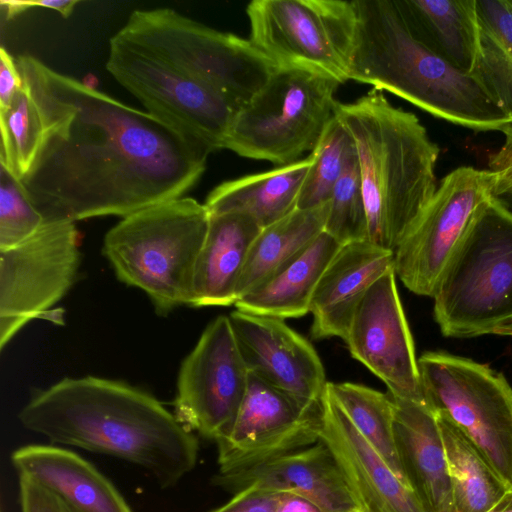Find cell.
I'll list each match as a JSON object with an SVG mask.
<instances>
[{
  "label": "cell",
  "mask_w": 512,
  "mask_h": 512,
  "mask_svg": "<svg viewBox=\"0 0 512 512\" xmlns=\"http://www.w3.org/2000/svg\"><path fill=\"white\" fill-rule=\"evenodd\" d=\"M42 135L21 180L45 220L126 217L184 197L210 152L148 112L62 74L16 58Z\"/></svg>",
  "instance_id": "6da1fadb"
},
{
  "label": "cell",
  "mask_w": 512,
  "mask_h": 512,
  "mask_svg": "<svg viewBox=\"0 0 512 512\" xmlns=\"http://www.w3.org/2000/svg\"><path fill=\"white\" fill-rule=\"evenodd\" d=\"M18 418L51 443L141 466L162 488L175 485L197 462L195 434L155 397L118 381L64 378L36 390Z\"/></svg>",
  "instance_id": "7a4b0ae2"
},
{
  "label": "cell",
  "mask_w": 512,
  "mask_h": 512,
  "mask_svg": "<svg viewBox=\"0 0 512 512\" xmlns=\"http://www.w3.org/2000/svg\"><path fill=\"white\" fill-rule=\"evenodd\" d=\"M335 114L353 139L367 217V240L394 251L436 189L440 149L413 113L371 90Z\"/></svg>",
  "instance_id": "3957f363"
},
{
  "label": "cell",
  "mask_w": 512,
  "mask_h": 512,
  "mask_svg": "<svg viewBox=\"0 0 512 512\" xmlns=\"http://www.w3.org/2000/svg\"><path fill=\"white\" fill-rule=\"evenodd\" d=\"M356 34L349 80L388 91L427 113L477 132L511 122L468 73L422 45L396 0H354Z\"/></svg>",
  "instance_id": "277c9868"
},
{
  "label": "cell",
  "mask_w": 512,
  "mask_h": 512,
  "mask_svg": "<svg viewBox=\"0 0 512 512\" xmlns=\"http://www.w3.org/2000/svg\"><path fill=\"white\" fill-rule=\"evenodd\" d=\"M432 298L446 337L503 335L512 325V211L499 198L478 206Z\"/></svg>",
  "instance_id": "5b68a950"
},
{
  "label": "cell",
  "mask_w": 512,
  "mask_h": 512,
  "mask_svg": "<svg viewBox=\"0 0 512 512\" xmlns=\"http://www.w3.org/2000/svg\"><path fill=\"white\" fill-rule=\"evenodd\" d=\"M205 204L181 197L123 217L105 235L103 254L117 278L144 291L158 315L192 299L197 259L209 225Z\"/></svg>",
  "instance_id": "8992f818"
},
{
  "label": "cell",
  "mask_w": 512,
  "mask_h": 512,
  "mask_svg": "<svg viewBox=\"0 0 512 512\" xmlns=\"http://www.w3.org/2000/svg\"><path fill=\"white\" fill-rule=\"evenodd\" d=\"M116 34L210 86L237 111L277 69L249 39L215 30L171 8L135 10Z\"/></svg>",
  "instance_id": "52a82bcc"
},
{
  "label": "cell",
  "mask_w": 512,
  "mask_h": 512,
  "mask_svg": "<svg viewBox=\"0 0 512 512\" xmlns=\"http://www.w3.org/2000/svg\"><path fill=\"white\" fill-rule=\"evenodd\" d=\"M335 79L277 68L235 115L224 148L255 160L288 165L312 151L335 114Z\"/></svg>",
  "instance_id": "ba28073f"
},
{
  "label": "cell",
  "mask_w": 512,
  "mask_h": 512,
  "mask_svg": "<svg viewBox=\"0 0 512 512\" xmlns=\"http://www.w3.org/2000/svg\"><path fill=\"white\" fill-rule=\"evenodd\" d=\"M425 403L450 420L512 488V387L504 375L444 351L418 358Z\"/></svg>",
  "instance_id": "9c48e42d"
},
{
  "label": "cell",
  "mask_w": 512,
  "mask_h": 512,
  "mask_svg": "<svg viewBox=\"0 0 512 512\" xmlns=\"http://www.w3.org/2000/svg\"><path fill=\"white\" fill-rule=\"evenodd\" d=\"M246 13L251 43L277 68L349 80L356 34L352 1L253 0Z\"/></svg>",
  "instance_id": "30bf717a"
},
{
  "label": "cell",
  "mask_w": 512,
  "mask_h": 512,
  "mask_svg": "<svg viewBox=\"0 0 512 512\" xmlns=\"http://www.w3.org/2000/svg\"><path fill=\"white\" fill-rule=\"evenodd\" d=\"M106 69L146 112L210 153L224 148L238 111L213 88L116 33L109 41Z\"/></svg>",
  "instance_id": "8fae6325"
},
{
  "label": "cell",
  "mask_w": 512,
  "mask_h": 512,
  "mask_svg": "<svg viewBox=\"0 0 512 512\" xmlns=\"http://www.w3.org/2000/svg\"><path fill=\"white\" fill-rule=\"evenodd\" d=\"M80 236L75 222L45 220L22 243L0 250V349L29 321L51 313L72 287L80 265Z\"/></svg>",
  "instance_id": "7c38bea8"
},
{
  "label": "cell",
  "mask_w": 512,
  "mask_h": 512,
  "mask_svg": "<svg viewBox=\"0 0 512 512\" xmlns=\"http://www.w3.org/2000/svg\"><path fill=\"white\" fill-rule=\"evenodd\" d=\"M489 170L462 166L440 182L419 218L394 249V270L414 294L433 297L440 277L478 206L493 196Z\"/></svg>",
  "instance_id": "4fadbf2b"
},
{
  "label": "cell",
  "mask_w": 512,
  "mask_h": 512,
  "mask_svg": "<svg viewBox=\"0 0 512 512\" xmlns=\"http://www.w3.org/2000/svg\"><path fill=\"white\" fill-rule=\"evenodd\" d=\"M322 401L285 393L249 373L229 430L216 441L218 474L242 471L320 440Z\"/></svg>",
  "instance_id": "5bb4252c"
},
{
  "label": "cell",
  "mask_w": 512,
  "mask_h": 512,
  "mask_svg": "<svg viewBox=\"0 0 512 512\" xmlns=\"http://www.w3.org/2000/svg\"><path fill=\"white\" fill-rule=\"evenodd\" d=\"M248 379L229 317L221 315L181 364L174 415L190 431L216 442L233 423Z\"/></svg>",
  "instance_id": "9a60e30c"
},
{
  "label": "cell",
  "mask_w": 512,
  "mask_h": 512,
  "mask_svg": "<svg viewBox=\"0 0 512 512\" xmlns=\"http://www.w3.org/2000/svg\"><path fill=\"white\" fill-rule=\"evenodd\" d=\"M344 341L352 357L382 380L391 396L425 403L413 337L398 294L394 268L367 291Z\"/></svg>",
  "instance_id": "2e32d148"
},
{
  "label": "cell",
  "mask_w": 512,
  "mask_h": 512,
  "mask_svg": "<svg viewBox=\"0 0 512 512\" xmlns=\"http://www.w3.org/2000/svg\"><path fill=\"white\" fill-rule=\"evenodd\" d=\"M249 373L300 399L321 402L327 381L312 344L285 320L235 310L228 316Z\"/></svg>",
  "instance_id": "e0dca14e"
},
{
  "label": "cell",
  "mask_w": 512,
  "mask_h": 512,
  "mask_svg": "<svg viewBox=\"0 0 512 512\" xmlns=\"http://www.w3.org/2000/svg\"><path fill=\"white\" fill-rule=\"evenodd\" d=\"M322 441L334 455L361 512H427L325 390Z\"/></svg>",
  "instance_id": "ac0fdd59"
},
{
  "label": "cell",
  "mask_w": 512,
  "mask_h": 512,
  "mask_svg": "<svg viewBox=\"0 0 512 512\" xmlns=\"http://www.w3.org/2000/svg\"><path fill=\"white\" fill-rule=\"evenodd\" d=\"M213 482L232 494L259 486L300 494L327 512H361L334 455L320 440L242 471L217 473Z\"/></svg>",
  "instance_id": "d6986e66"
},
{
  "label": "cell",
  "mask_w": 512,
  "mask_h": 512,
  "mask_svg": "<svg viewBox=\"0 0 512 512\" xmlns=\"http://www.w3.org/2000/svg\"><path fill=\"white\" fill-rule=\"evenodd\" d=\"M394 268V251L368 240L343 244L323 272L310 313L314 339L346 338L353 316L370 287Z\"/></svg>",
  "instance_id": "ffe728a7"
},
{
  "label": "cell",
  "mask_w": 512,
  "mask_h": 512,
  "mask_svg": "<svg viewBox=\"0 0 512 512\" xmlns=\"http://www.w3.org/2000/svg\"><path fill=\"white\" fill-rule=\"evenodd\" d=\"M391 397L395 444L407 483L427 512H456L436 414L426 403Z\"/></svg>",
  "instance_id": "44dd1931"
},
{
  "label": "cell",
  "mask_w": 512,
  "mask_h": 512,
  "mask_svg": "<svg viewBox=\"0 0 512 512\" xmlns=\"http://www.w3.org/2000/svg\"><path fill=\"white\" fill-rule=\"evenodd\" d=\"M11 460L18 475L36 481L73 512H132L115 486L73 451L27 445L15 450Z\"/></svg>",
  "instance_id": "7402d4cb"
},
{
  "label": "cell",
  "mask_w": 512,
  "mask_h": 512,
  "mask_svg": "<svg viewBox=\"0 0 512 512\" xmlns=\"http://www.w3.org/2000/svg\"><path fill=\"white\" fill-rule=\"evenodd\" d=\"M208 230L193 279V307L230 306L250 248L262 230L247 214H210Z\"/></svg>",
  "instance_id": "603a6c76"
},
{
  "label": "cell",
  "mask_w": 512,
  "mask_h": 512,
  "mask_svg": "<svg viewBox=\"0 0 512 512\" xmlns=\"http://www.w3.org/2000/svg\"><path fill=\"white\" fill-rule=\"evenodd\" d=\"M341 246L323 231L290 262L240 297L236 309L283 320L306 315L323 272Z\"/></svg>",
  "instance_id": "cb8c5ba5"
},
{
  "label": "cell",
  "mask_w": 512,
  "mask_h": 512,
  "mask_svg": "<svg viewBox=\"0 0 512 512\" xmlns=\"http://www.w3.org/2000/svg\"><path fill=\"white\" fill-rule=\"evenodd\" d=\"M313 163L304 159L273 170L229 180L216 186L204 203L210 214L238 212L263 229L297 209L306 174Z\"/></svg>",
  "instance_id": "d4e9b609"
},
{
  "label": "cell",
  "mask_w": 512,
  "mask_h": 512,
  "mask_svg": "<svg viewBox=\"0 0 512 512\" xmlns=\"http://www.w3.org/2000/svg\"><path fill=\"white\" fill-rule=\"evenodd\" d=\"M412 35L464 73L470 72L477 42L476 0H396Z\"/></svg>",
  "instance_id": "484cf974"
},
{
  "label": "cell",
  "mask_w": 512,
  "mask_h": 512,
  "mask_svg": "<svg viewBox=\"0 0 512 512\" xmlns=\"http://www.w3.org/2000/svg\"><path fill=\"white\" fill-rule=\"evenodd\" d=\"M330 203L295 209L263 228L254 240L237 286V300L305 250L323 231Z\"/></svg>",
  "instance_id": "4316f807"
},
{
  "label": "cell",
  "mask_w": 512,
  "mask_h": 512,
  "mask_svg": "<svg viewBox=\"0 0 512 512\" xmlns=\"http://www.w3.org/2000/svg\"><path fill=\"white\" fill-rule=\"evenodd\" d=\"M477 42L469 74L512 122V4L476 0Z\"/></svg>",
  "instance_id": "83f0119b"
},
{
  "label": "cell",
  "mask_w": 512,
  "mask_h": 512,
  "mask_svg": "<svg viewBox=\"0 0 512 512\" xmlns=\"http://www.w3.org/2000/svg\"><path fill=\"white\" fill-rule=\"evenodd\" d=\"M456 512H488L512 488L447 418L436 415Z\"/></svg>",
  "instance_id": "f1b7e54d"
},
{
  "label": "cell",
  "mask_w": 512,
  "mask_h": 512,
  "mask_svg": "<svg viewBox=\"0 0 512 512\" xmlns=\"http://www.w3.org/2000/svg\"><path fill=\"white\" fill-rule=\"evenodd\" d=\"M326 390L359 433L392 471L409 486L396 449L394 405L390 394L348 382H327Z\"/></svg>",
  "instance_id": "f546056e"
},
{
  "label": "cell",
  "mask_w": 512,
  "mask_h": 512,
  "mask_svg": "<svg viewBox=\"0 0 512 512\" xmlns=\"http://www.w3.org/2000/svg\"><path fill=\"white\" fill-rule=\"evenodd\" d=\"M0 131V166L21 181L30 171L42 135L39 112L24 81L11 105L0 110Z\"/></svg>",
  "instance_id": "4dcf8cb0"
},
{
  "label": "cell",
  "mask_w": 512,
  "mask_h": 512,
  "mask_svg": "<svg viewBox=\"0 0 512 512\" xmlns=\"http://www.w3.org/2000/svg\"><path fill=\"white\" fill-rule=\"evenodd\" d=\"M353 148L352 137L334 114L310 153L313 163L300 190L298 209H309L330 201L333 188Z\"/></svg>",
  "instance_id": "1f68e13d"
},
{
  "label": "cell",
  "mask_w": 512,
  "mask_h": 512,
  "mask_svg": "<svg viewBox=\"0 0 512 512\" xmlns=\"http://www.w3.org/2000/svg\"><path fill=\"white\" fill-rule=\"evenodd\" d=\"M324 231L341 245L367 240V217L355 145L330 198Z\"/></svg>",
  "instance_id": "d6a6232c"
},
{
  "label": "cell",
  "mask_w": 512,
  "mask_h": 512,
  "mask_svg": "<svg viewBox=\"0 0 512 512\" xmlns=\"http://www.w3.org/2000/svg\"><path fill=\"white\" fill-rule=\"evenodd\" d=\"M44 221L22 182L0 166V250L27 240Z\"/></svg>",
  "instance_id": "836d02e7"
},
{
  "label": "cell",
  "mask_w": 512,
  "mask_h": 512,
  "mask_svg": "<svg viewBox=\"0 0 512 512\" xmlns=\"http://www.w3.org/2000/svg\"><path fill=\"white\" fill-rule=\"evenodd\" d=\"M505 139L502 147L489 155L488 170L494 175L493 196H512V122L499 130Z\"/></svg>",
  "instance_id": "e575fe53"
},
{
  "label": "cell",
  "mask_w": 512,
  "mask_h": 512,
  "mask_svg": "<svg viewBox=\"0 0 512 512\" xmlns=\"http://www.w3.org/2000/svg\"><path fill=\"white\" fill-rule=\"evenodd\" d=\"M233 495L227 503L211 512H277L278 510V491L249 486Z\"/></svg>",
  "instance_id": "d590c367"
},
{
  "label": "cell",
  "mask_w": 512,
  "mask_h": 512,
  "mask_svg": "<svg viewBox=\"0 0 512 512\" xmlns=\"http://www.w3.org/2000/svg\"><path fill=\"white\" fill-rule=\"evenodd\" d=\"M21 512H73L52 492L33 479L19 475Z\"/></svg>",
  "instance_id": "8d00e7d4"
},
{
  "label": "cell",
  "mask_w": 512,
  "mask_h": 512,
  "mask_svg": "<svg viewBox=\"0 0 512 512\" xmlns=\"http://www.w3.org/2000/svg\"><path fill=\"white\" fill-rule=\"evenodd\" d=\"M23 87V79L14 58L3 46L0 48V110L7 109Z\"/></svg>",
  "instance_id": "74e56055"
},
{
  "label": "cell",
  "mask_w": 512,
  "mask_h": 512,
  "mask_svg": "<svg viewBox=\"0 0 512 512\" xmlns=\"http://www.w3.org/2000/svg\"><path fill=\"white\" fill-rule=\"evenodd\" d=\"M278 492L277 512H327L319 505L300 494L291 491Z\"/></svg>",
  "instance_id": "f35d334b"
},
{
  "label": "cell",
  "mask_w": 512,
  "mask_h": 512,
  "mask_svg": "<svg viewBox=\"0 0 512 512\" xmlns=\"http://www.w3.org/2000/svg\"><path fill=\"white\" fill-rule=\"evenodd\" d=\"M25 2L29 8L40 7L54 10L65 18H68L73 13L75 6L79 3L78 0H39Z\"/></svg>",
  "instance_id": "ab89813d"
},
{
  "label": "cell",
  "mask_w": 512,
  "mask_h": 512,
  "mask_svg": "<svg viewBox=\"0 0 512 512\" xmlns=\"http://www.w3.org/2000/svg\"><path fill=\"white\" fill-rule=\"evenodd\" d=\"M2 9L6 12L7 18L14 17L29 9L25 1L21 0H1Z\"/></svg>",
  "instance_id": "60d3db41"
},
{
  "label": "cell",
  "mask_w": 512,
  "mask_h": 512,
  "mask_svg": "<svg viewBox=\"0 0 512 512\" xmlns=\"http://www.w3.org/2000/svg\"><path fill=\"white\" fill-rule=\"evenodd\" d=\"M488 512H512V489Z\"/></svg>",
  "instance_id": "b9f144b4"
},
{
  "label": "cell",
  "mask_w": 512,
  "mask_h": 512,
  "mask_svg": "<svg viewBox=\"0 0 512 512\" xmlns=\"http://www.w3.org/2000/svg\"><path fill=\"white\" fill-rule=\"evenodd\" d=\"M502 336H512V325H510L504 332Z\"/></svg>",
  "instance_id": "7bdbcfd3"
},
{
  "label": "cell",
  "mask_w": 512,
  "mask_h": 512,
  "mask_svg": "<svg viewBox=\"0 0 512 512\" xmlns=\"http://www.w3.org/2000/svg\"><path fill=\"white\" fill-rule=\"evenodd\" d=\"M511 4H512V0H510Z\"/></svg>",
  "instance_id": "ee69618b"
}]
</instances>
